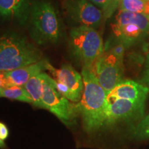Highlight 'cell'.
I'll return each instance as SVG.
<instances>
[{
  "instance_id": "cell-13",
  "label": "cell",
  "mask_w": 149,
  "mask_h": 149,
  "mask_svg": "<svg viewBox=\"0 0 149 149\" xmlns=\"http://www.w3.org/2000/svg\"><path fill=\"white\" fill-rule=\"evenodd\" d=\"M128 23L137 24L145 33L149 35V18L144 13H134L119 10L115 17L114 24L122 25Z\"/></svg>"
},
{
  "instance_id": "cell-26",
  "label": "cell",
  "mask_w": 149,
  "mask_h": 149,
  "mask_svg": "<svg viewBox=\"0 0 149 149\" xmlns=\"http://www.w3.org/2000/svg\"><path fill=\"white\" fill-rule=\"evenodd\" d=\"M142 1H146V0H142Z\"/></svg>"
},
{
  "instance_id": "cell-7",
  "label": "cell",
  "mask_w": 149,
  "mask_h": 149,
  "mask_svg": "<svg viewBox=\"0 0 149 149\" xmlns=\"http://www.w3.org/2000/svg\"><path fill=\"white\" fill-rule=\"evenodd\" d=\"M46 70L53 75L57 90L63 95L73 103L79 102L84 87L82 75L79 72L69 64H64L60 68H56L47 60Z\"/></svg>"
},
{
  "instance_id": "cell-11",
  "label": "cell",
  "mask_w": 149,
  "mask_h": 149,
  "mask_svg": "<svg viewBox=\"0 0 149 149\" xmlns=\"http://www.w3.org/2000/svg\"><path fill=\"white\" fill-rule=\"evenodd\" d=\"M46 60L42 59L38 62L19 68L8 72H3L6 87L10 86H24L31 77L46 70Z\"/></svg>"
},
{
  "instance_id": "cell-16",
  "label": "cell",
  "mask_w": 149,
  "mask_h": 149,
  "mask_svg": "<svg viewBox=\"0 0 149 149\" xmlns=\"http://www.w3.org/2000/svg\"><path fill=\"white\" fill-rule=\"evenodd\" d=\"M1 96L10 100L33 104L32 100L24 86H10L1 88Z\"/></svg>"
},
{
  "instance_id": "cell-10",
  "label": "cell",
  "mask_w": 149,
  "mask_h": 149,
  "mask_svg": "<svg viewBox=\"0 0 149 149\" xmlns=\"http://www.w3.org/2000/svg\"><path fill=\"white\" fill-rule=\"evenodd\" d=\"M148 93L149 88L146 86L133 80H124L108 93L107 104L117 99H124L145 104Z\"/></svg>"
},
{
  "instance_id": "cell-19",
  "label": "cell",
  "mask_w": 149,
  "mask_h": 149,
  "mask_svg": "<svg viewBox=\"0 0 149 149\" xmlns=\"http://www.w3.org/2000/svg\"><path fill=\"white\" fill-rule=\"evenodd\" d=\"M121 0H108L107 6L103 10L104 18L108 19L113 15L120 6Z\"/></svg>"
},
{
  "instance_id": "cell-4",
  "label": "cell",
  "mask_w": 149,
  "mask_h": 149,
  "mask_svg": "<svg viewBox=\"0 0 149 149\" xmlns=\"http://www.w3.org/2000/svg\"><path fill=\"white\" fill-rule=\"evenodd\" d=\"M69 45L72 55L85 68H91L104 53L103 40L95 29L79 26L70 33Z\"/></svg>"
},
{
  "instance_id": "cell-17",
  "label": "cell",
  "mask_w": 149,
  "mask_h": 149,
  "mask_svg": "<svg viewBox=\"0 0 149 149\" xmlns=\"http://www.w3.org/2000/svg\"><path fill=\"white\" fill-rule=\"evenodd\" d=\"M145 1L142 0H121L119 10L134 13H144Z\"/></svg>"
},
{
  "instance_id": "cell-3",
  "label": "cell",
  "mask_w": 149,
  "mask_h": 149,
  "mask_svg": "<svg viewBox=\"0 0 149 149\" xmlns=\"http://www.w3.org/2000/svg\"><path fill=\"white\" fill-rule=\"evenodd\" d=\"M31 35L38 44H55L61 37V26L55 9L47 1L33 3L31 13Z\"/></svg>"
},
{
  "instance_id": "cell-14",
  "label": "cell",
  "mask_w": 149,
  "mask_h": 149,
  "mask_svg": "<svg viewBox=\"0 0 149 149\" xmlns=\"http://www.w3.org/2000/svg\"><path fill=\"white\" fill-rule=\"evenodd\" d=\"M28 93L32 100L33 104L35 107L43 108L42 92H43V72L31 77L24 85Z\"/></svg>"
},
{
  "instance_id": "cell-23",
  "label": "cell",
  "mask_w": 149,
  "mask_h": 149,
  "mask_svg": "<svg viewBox=\"0 0 149 149\" xmlns=\"http://www.w3.org/2000/svg\"><path fill=\"white\" fill-rule=\"evenodd\" d=\"M144 13L145 15H146L147 17L149 18V0H146V1H145Z\"/></svg>"
},
{
  "instance_id": "cell-1",
  "label": "cell",
  "mask_w": 149,
  "mask_h": 149,
  "mask_svg": "<svg viewBox=\"0 0 149 149\" xmlns=\"http://www.w3.org/2000/svg\"><path fill=\"white\" fill-rule=\"evenodd\" d=\"M81 75L84 87L81 100L77 103L79 115L85 130L94 131L106 125L107 93L90 68L83 67Z\"/></svg>"
},
{
  "instance_id": "cell-15",
  "label": "cell",
  "mask_w": 149,
  "mask_h": 149,
  "mask_svg": "<svg viewBox=\"0 0 149 149\" xmlns=\"http://www.w3.org/2000/svg\"><path fill=\"white\" fill-rule=\"evenodd\" d=\"M27 8V0H0V14L4 17H22Z\"/></svg>"
},
{
  "instance_id": "cell-24",
  "label": "cell",
  "mask_w": 149,
  "mask_h": 149,
  "mask_svg": "<svg viewBox=\"0 0 149 149\" xmlns=\"http://www.w3.org/2000/svg\"><path fill=\"white\" fill-rule=\"evenodd\" d=\"M5 147V144L3 142V141L0 140V148H4Z\"/></svg>"
},
{
  "instance_id": "cell-2",
  "label": "cell",
  "mask_w": 149,
  "mask_h": 149,
  "mask_svg": "<svg viewBox=\"0 0 149 149\" xmlns=\"http://www.w3.org/2000/svg\"><path fill=\"white\" fill-rule=\"evenodd\" d=\"M40 50L16 34L0 36V71H11L42 60Z\"/></svg>"
},
{
  "instance_id": "cell-20",
  "label": "cell",
  "mask_w": 149,
  "mask_h": 149,
  "mask_svg": "<svg viewBox=\"0 0 149 149\" xmlns=\"http://www.w3.org/2000/svg\"><path fill=\"white\" fill-rule=\"evenodd\" d=\"M141 82L143 85L149 86V53L146 57L144 69L143 70L142 76L141 78Z\"/></svg>"
},
{
  "instance_id": "cell-5",
  "label": "cell",
  "mask_w": 149,
  "mask_h": 149,
  "mask_svg": "<svg viewBox=\"0 0 149 149\" xmlns=\"http://www.w3.org/2000/svg\"><path fill=\"white\" fill-rule=\"evenodd\" d=\"M42 103L44 109L53 113L66 124H70L79 116L77 104L68 100L56 87L55 80L43 72Z\"/></svg>"
},
{
  "instance_id": "cell-22",
  "label": "cell",
  "mask_w": 149,
  "mask_h": 149,
  "mask_svg": "<svg viewBox=\"0 0 149 149\" xmlns=\"http://www.w3.org/2000/svg\"><path fill=\"white\" fill-rule=\"evenodd\" d=\"M91 1H93L95 4L98 7H100L103 10L105 8L106 6H107L108 0H91Z\"/></svg>"
},
{
  "instance_id": "cell-12",
  "label": "cell",
  "mask_w": 149,
  "mask_h": 149,
  "mask_svg": "<svg viewBox=\"0 0 149 149\" xmlns=\"http://www.w3.org/2000/svg\"><path fill=\"white\" fill-rule=\"evenodd\" d=\"M111 26L117 41L124 44L126 48L143 40L144 37L148 35L135 24L128 23L117 25L113 23L111 24Z\"/></svg>"
},
{
  "instance_id": "cell-8",
  "label": "cell",
  "mask_w": 149,
  "mask_h": 149,
  "mask_svg": "<svg viewBox=\"0 0 149 149\" xmlns=\"http://www.w3.org/2000/svg\"><path fill=\"white\" fill-rule=\"evenodd\" d=\"M64 6L69 17L80 26L95 29L104 18L102 10L88 0H64Z\"/></svg>"
},
{
  "instance_id": "cell-6",
  "label": "cell",
  "mask_w": 149,
  "mask_h": 149,
  "mask_svg": "<svg viewBox=\"0 0 149 149\" xmlns=\"http://www.w3.org/2000/svg\"><path fill=\"white\" fill-rule=\"evenodd\" d=\"M123 60L124 58L107 49L89 68L107 94L122 81Z\"/></svg>"
},
{
  "instance_id": "cell-9",
  "label": "cell",
  "mask_w": 149,
  "mask_h": 149,
  "mask_svg": "<svg viewBox=\"0 0 149 149\" xmlns=\"http://www.w3.org/2000/svg\"><path fill=\"white\" fill-rule=\"evenodd\" d=\"M144 103L124 99H117L108 104L106 124L119 120L137 119L144 114Z\"/></svg>"
},
{
  "instance_id": "cell-18",
  "label": "cell",
  "mask_w": 149,
  "mask_h": 149,
  "mask_svg": "<svg viewBox=\"0 0 149 149\" xmlns=\"http://www.w3.org/2000/svg\"><path fill=\"white\" fill-rule=\"evenodd\" d=\"M134 134L138 139H149V115L143 118V120L136 126Z\"/></svg>"
},
{
  "instance_id": "cell-25",
  "label": "cell",
  "mask_w": 149,
  "mask_h": 149,
  "mask_svg": "<svg viewBox=\"0 0 149 149\" xmlns=\"http://www.w3.org/2000/svg\"><path fill=\"white\" fill-rule=\"evenodd\" d=\"M1 88H0V97H1Z\"/></svg>"
},
{
  "instance_id": "cell-21",
  "label": "cell",
  "mask_w": 149,
  "mask_h": 149,
  "mask_svg": "<svg viewBox=\"0 0 149 149\" xmlns=\"http://www.w3.org/2000/svg\"><path fill=\"white\" fill-rule=\"evenodd\" d=\"M8 135V130L5 124L0 122V140H5Z\"/></svg>"
}]
</instances>
